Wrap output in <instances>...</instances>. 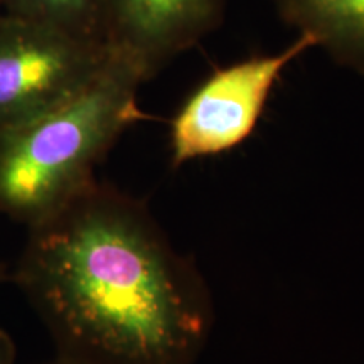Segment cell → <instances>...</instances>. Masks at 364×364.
I'll return each instance as SVG.
<instances>
[{"instance_id": "cell-9", "label": "cell", "mask_w": 364, "mask_h": 364, "mask_svg": "<svg viewBox=\"0 0 364 364\" xmlns=\"http://www.w3.org/2000/svg\"><path fill=\"white\" fill-rule=\"evenodd\" d=\"M44 364H83V363H75V361H70V359H63V358H54L53 361L49 363H44Z\"/></svg>"}, {"instance_id": "cell-2", "label": "cell", "mask_w": 364, "mask_h": 364, "mask_svg": "<svg viewBox=\"0 0 364 364\" xmlns=\"http://www.w3.org/2000/svg\"><path fill=\"white\" fill-rule=\"evenodd\" d=\"M145 81L129 58L110 49L76 97L0 135V213L29 228L93 184L118 136L142 118Z\"/></svg>"}, {"instance_id": "cell-6", "label": "cell", "mask_w": 364, "mask_h": 364, "mask_svg": "<svg viewBox=\"0 0 364 364\" xmlns=\"http://www.w3.org/2000/svg\"><path fill=\"white\" fill-rule=\"evenodd\" d=\"M279 12L338 65L364 76V0H279Z\"/></svg>"}, {"instance_id": "cell-7", "label": "cell", "mask_w": 364, "mask_h": 364, "mask_svg": "<svg viewBox=\"0 0 364 364\" xmlns=\"http://www.w3.org/2000/svg\"><path fill=\"white\" fill-rule=\"evenodd\" d=\"M0 12L105 41L103 0H0Z\"/></svg>"}, {"instance_id": "cell-3", "label": "cell", "mask_w": 364, "mask_h": 364, "mask_svg": "<svg viewBox=\"0 0 364 364\" xmlns=\"http://www.w3.org/2000/svg\"><path fill=\"white\" fill-rule=\"evenodd\" d=\"M108 56L102 39L0 12V135L76 97Z\"/></svg>"}, {"instance_id": "cell-4", "label": "cell", "mask_w": 364, "mask_h": 364, "mask_svg": "<svg viewBox=\"0 0 364 364\" xmlns=\"http://www.w3.org/2000/svg\"><path fill=\"white\" fill-rule=\"evenodd\" d=\"M312 48V36L299 33L279 53L243 59L208 76L171 122L172 166L220 156L243 144L258 125L282 73Z\"/></svg>"}, {"instance_id": "cell-8", "label": "cell", "mask_w": 364, "mask_h": 364, "mask_svg": "<svg viewBox=\"0 0 364 364\" xmlns=\"http://www.w3.org/2000/svg\"><path fill=\"white\" fill-rule=\"evenodd\" d=\"M6 279L4 272H0V280ZM14 361V346L12 341L4 332H0V364H12Z\"/></svg>"}, {"instance_id": "cell-5", "label": "cell", "mask_w": 364, "mask_h": 364, "mask_svg": "<svg viewBox=\"0 0 364 364\" xmlns=\"http://www.w3.org/2000/svg\"><path fill=\"white\" fill-rule=\"evenodd\" d=\"M225 0H103L108 48L147 80L220 26Z\"/></svg>"}, {"instance_id": "cell-1", "label": "cell", "mask_w": 364, "mask_h": 364, "mask_svg": "<svg viewBox=\"0 0 364 364\" xmlns=\"http://www.w3.org/2000/svg\"><path fill=\"white\" fill-rule=\"evenodd\" d=\"M14 284L83 364H194L213 306L193 263L139 199L95 181L27 228Z\"/></svg>"}]
</instances>
